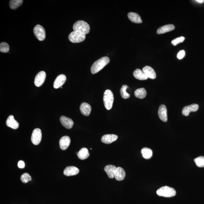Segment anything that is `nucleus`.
<instances>
[{"mask_svg":"<svg viewBox=\"0 0 204 204\" xmlns=\"http://www.w3.org/2000/svg\"><path fill=\"white\" fill-rule=\"evenodd\" d=\"M110 59L107 57H102L96 61L94 62L91 67V72L92 74H97L99 71L105 67L109 63Z\"/></svg>","mask_w":204,"mask_h":204,"instance_id":"obj_1","label":"nucleus"},{"mask_svg":"<svg viewBox=\"0 0 204 204\" xmlns=\"http://www.w3.org/2000/svg\"><path fill=\"white\" fill-rule=\"evenodd\" d=\"M73 28L74 31H78L85 35L88 34L90 31V25L84 20H78L75 23Z\"/></svg>","mask_w":204,"mask_h":204,"instance_id":"obj_2","label":"nucleus"},{"mask_svg":"<svg viewBox=\"0 0 204 204\" xmlns=\"http://www.w3.org/2000/svg\"><path fill=\"white\" fill-rule=\"evenodd\" d=\"M158 196L165 197H171L175 196L176 192L175 189L168 186H163L157 190Z\"/></svg>","mask_w":204,"mask_h":204,"instance_id":"obj_3","label":"nucleus"},{"mask_svg":"<svg viewBox=\"0 0 204 204\" xmlns=\"http://www.w3.org/2000/svg\"><path fill=\"white\" fill-rule=\"evenodd\" d=\"M114 101V96L110 90L107 89L104 92L103 97L104 105L106 109L109 110L112 108Z\"/></svg>","mask_w":204,"mask_h":204,"instance_id":"obj_4","label":"nucleus"},{"mask_svg":"<svg viewBox=\"0 0 204 204\" xmlns=\"http://www.w3.org/2000/svg\"><path fill=\"white\" fill-rule=\"evenodd\" d=\"M86 35L77 31H73L69 36V39L72 43H80L84 41Z\"/></svg>","mask_w":204,"mask_h":204,"instance_id":"obj_5","label":"nucleus"},{"mask_svg":"<svg viewBox=\"0 0 204 204\" xmlns=\"http://www.w3.org/2000/svg\"><path fill=\"white\" fill-rule=\"evenodd\" d=\"M35 36L39 41H43L46 37L45 29L42 26L37 25L35 26L34 29Z\"/></svg>","mask_w":204,"mask_h":204,"instance_id":"obj_6","label":"nucleus"},{"mask_svg":"<svg viewBox=\"0 0 204 204\" xmlns=\"http://www.w3.org/2000/svg\"><path fill=\"white\" fill-rule=\"evenodd\" d=\"M42 139L41 130L39 128L34 129L31 137V141L33 144L37 145L41 142Z\"/></svg>","mask_w":204,"mask_h":204,"instance_id":"obj_7","label":"nucleus"},{"mask_svg":"<svg viewBox=\"0 0 204 204\" xmlns=\"http://www.w3.org/2000/svg\"><path fill=\"white\" fill-rule=\"evenodd\" d=\"M46 73L44 71H41L38 73L35 78L34 83L36 86L39 87L44 83L46 78Z\"/></svg>","mask_w":204,"mask_h":204,"instance_id":"obj_8","label":"nucleus"},{"mask_svg":"<svg viewBox=\"0 0 204 204\" xmlns=\"http://www.w3.org/2000/svg\"><path fill=\"white\" fill-rule=\"evenodd\" d=\"M199 109L198 104H193L189 106H187L183 108L182 113L185 116H188L191 112H195L197 111Z\"/></svg>","mask_w":204,"mask_h":204,"instance_id":"obj_9","label":"nucleus"},{"mask_svg":"<svg viewBox=\"0 0 204 204\" xmlns=\"http://www.w3.org/2000/svg\"><path fill=\"white\" fill-rule=\"evenodd\" d=\"M159 117L161 121L167 122V110L166 106L162 104L159 108L158 111Z\"/></svg>","mask_w":204,"mask_h":204,"instance_id":"obj_10","label":"nucleus"},{"mask_svg":"<svg viewBox=\"0 0 204 204\" xmlns=\"http://www.w3.org/2000/svg\"><path fill=\"white\" fill-rule=\"evenodd\" d=\"M61 123L64 127L67 129H70L72 128L74 125L73 120L66 116H62L60 118Z\"/></svg>","mask_w":204,"mask_h":204,"instance_id":"obj_11","label":"nucleus"},{"mask_svg":"<svg viewBox=\"0 0 204 204\" xmlns=\"http://www.w3.org/2000/svg\"><path fill=\"white\" fill-rule=\"evenodd\" d=\"M142 71L148 78L153 79H156V73L153 68L150 66H145L143 68Z\"/></svg>","mask_w":204,"mask_h":204,"instance_id":"obj_12","label":"nucleus"},{"mask_svg":"<svg viewBox=\"0 0 204 204\" xmlns=\"http://www.w3.org/2000/svg\"><path fill=\"white\" fill-rule=\"evenodd\" d=\"M66 80V77L65 75L61 74L60 75L56 78L53 84L54 88H61L62 85L65 83Z\"/></svg>","mask_w":204,"mask_h":204,"instance_id":"obj_13","label":"nucleus"},{"mask_svg":"<svg viewBox=\"0 0 204 204\" xmlns=\"http://www.w3.org/2000/svg\"><path fill=\"white\" fill-rule=\"evenodd\" d=\"M118 138V136L114 134H107L102 136V142L104 143L109 144L115 142Z\"/></svg>","mask_w":204,"mask_h":204,"instance_id":"obj_14","label":"nucleus"},{"mask_svg":"<svg viewBox=\"0 0 204 204\" xmlns=\"http://www.w3.org/2000/svg\"><path fill=\"white\" fill-rule=\"evenodd\" d=\"M71 142L70 139L67 136H64L60 141V146L62 150H66L69 147Z\"/></svg>","mask_w":204,"mask_h":204,"instance_id":"obj_15","label":"nucleus"},{"mask_svg":"<svg viewBox=\"0 0 204 204\" xmlns=\"http://www.w3.org/2000/svg\"><path fill=\"white\" fill-rule=\"evenodd\" d=\"M6 124L7 126L14 129H16L19 127L18 122L15 119L14 117L12 115L8 116Z\"/></svg>","mask_w":204,"mask_h":204,"instance_id":"obj_16","label":"nucleus"},{"mask_svg":"<svg viewBox=\"0 0 204 204\" xmlns=\"http://www.w3.org/2000/svg\"><path fill=\"white\" fill-rule=\"evenodd\" d=\"M79 170L77 167L74 166H69L66 167L64 170V174L67 176L77 175L79 173Z\"/></svg>","mask_w":204,"mask_h":204,"instance_id":"obj_17","label":"nucleus"},{"mask_svg":"<svg viewBox=\"0 0 204 204\" xmlns=\"http://www.w3.org/2000/svg\"><path fill=\"white\" fill-rule=\"evenodd\" d=\"M80 111L82 114L85 116H89L91 111V107L89 104L86 102L82 103L80 107Z\"/></svg>","mask_w":204,"mask_h":204,"instance_id":"obj_18","label":"nucleus"},{"mask_svg":"<svg viewBox=\"0 0 204 204\" xmlns=\"http://www.w3.org/2000/svg\"><path fill=\"white\" fill-rule=\"evenodd\" d=\"M175 29V26L172 24H168L159 28L157 30V34H164L174 30Z\"/></svg>","mask_w":204,"mask_h":204,"instance_id":"obj_19","label":"nucleus"},{"mask_svg":"<svg viewBox=\"0 0 204 204\" xmlns=\"http://www.w3.org/2000/svg\"><path fill=\"white\" fill-rule=\"evenodd\" d=\"M116 168V166L114 165H109L105 167L104 170L110 178L113 179L115 178Z\"/></svg>","mask_w":204,"mask_h":204,"instance_id":"obj_20","label":"nucleus"},{"mask_svg":"<svg viewBox=\"0 0 204 204\" xmlns=\"http://www.w3.org/2000/svg\"><path fill=\"white\" fill-rule=\"evenodd\" d=\"M125 176V172L124 170L121 167H117L115 175V178L116 180L119 181L123 180Z\"/></svg>","mask_w":204,"mask_h":204,"instance_id":"obj_21","label":"nucleus"},{"mask_svg":"<svg viewBox=\"0 0 204 204\" xmlns=\"http://www.w3.org/2000/svg\"><path fill=\"white\" fill-rule=\"evenodd\" d=\"M128 16L129 20L132 22L136 24H141L142 22L140 16L137 13L130 12L128 14Z\"/></svg>","mask_w":204,"mask_h":204,"instance_id":"obj_22","label":"nucleus"},{"mask_svg":"<svg viewBox=\"0 0 204 204\" xmlns=\"http://www.w3.org/2000/svg\"><path fill=\"white\" fill-rule=\"evenodd\" d=\"M133 75L134 77L138 80H144L148 79L147 77L140 69H137L134 71Z\"/></svg>","mask_w":204,"mask_h":204,"instance_id":"obj_23","label":"nucleus"},{"mask_svg":"<svg viewBox=\"0 0 204 204\" xmlns=\"http://www.w3.org/2000/svg\"><path fill=\"white\" fill-rule=\"evenodd\" d=\"M77 155L80 159L84 160L88 157L90 154L88 150L86 148L84 147L80 150Z\"/></svg>","mask_w":204,"mask_h":204,"instance_id":"obj_24","label":"nucleus"},{"mask_svg":"<svg viewBox=\"0 0 204 204\" xmlns=\"http://www.w3.org/2000/svg\"><path fill=\"white\" fill-rule=\"evenodd\" d=\"M134 94H135V96L137 98L143 99L147 95V92H146L145 89L142 88L136 90Z\"/></svg>","mask_w":204,"mask_h":204,"instance_id":"obj_25","label":"nucleus"},{"mask_svg":"<svg viewBox=\"0 0 204 204\" xmlns=\"http://www.w3.org/2000/svg\"><path fill=\"white\" fill-rule=\"evenodd\" d=\"M143 156L146 159H149L152 156V151L149 148L144 147L141 151Z\"/></svg>","mask_w":204,"mask_h":204,"instance_id":"obj_26","label":"nucleus"},{"mask_svg":"<svg viewBox=\"0 0 204 204\" xmlns=\"http://www.w3.org/2000/svg\"><path fill=\"white\" fill-rule=\"evenodd\" d=\"M22 0H11L10 1V7L12 10H15L22 4Z\"/></svg>","mask_w":204,"mask_h":204,"instance_id":"obj_27","label":"nucleus"},{"mask_svg":"<svg viewBox=\"0 0 204 204\" xmlns=\"http://www.w3.org/2000/svg\"><path fill=\"white\" fill-rule=\"evenodd\" d=\"M128 88V86L126 85H123L120 89V94L122 98L124 99H127L130 97V94H128L126 92L127 89Z\"/></svg>","mask_w":204,"mask_h":204,"instance_id":"obj_28","label":"nucleus"},{"mask_svg":"<svg viewBox=\"0 0 204 204\" xmlns=\"http://www.w3.org/2000/svg\"><path fill=\"white\" fill-rule=\"evenodd\" d=\"M195 163H196V165L198 167H204V157L203 156H200L198 157L197 158L195 159L194 160Z\"/></svg>","mask_w":204,"mask_h":204,"instance_id":"obj_29","label":"nucleus"},{"mask_svg":"<svg viewBox=\"0 0 204 204\" xmlns=\"http://www.w3.org/2000/svg\"><path fill=\"white\" fill-rule=\"evenodd\" d=\"M10 46L7 43L2 42L0 44V51L2 53H7L9 51Z\"/></svg>","mask_w":204,"mask_h":204,"instance_id":"obj_30","label":"nucleus"},{"mask_svg":"<svg viewBox=\"0 0 204 204\" xmlns=\"http://www.w3.org/2000/svg\"><path fill=\"white\" fill-rule=\"evenodd\" d=\"M20 179L23 183H27L31 180V177L28 173H25L21 176Z\"/></svg>","mask_w":204,"mask_h":204,"instance_id":"obj_31","label":"nucleus"},{"mask_svg":"<svg viewBox=\"0 0 204 204\" xmlns=\"http://www.w3.org/2000/svg\"><path fill=\"white\" fill-rule=\"evenodd\" d=\"M184 37H183V36H181V37L177 38L172 40L171 43L174 46H176V45L178 44L179 43H183L184 41Z\"/></svg>","mask_w":204,"mask_h":204,"instance_id":"obj_32","label":"nucleus"},{"mask_svg":"<svg viewBox=\"0 0 204 204\" xmlns=\"http://www.w3.org/2000/svg\"><path fill=\"white\" fill-rule=\"evenodd\" d=\"M185 55V52L184 50H181L177 54V57L179 60H181L184 57Z\"/></svg>","mask_w":204,"mask_h":204,"instance_id":"obj_33","label":"nucleus"},{"mask_svg":"<svg viewBox=\"0 0 204 204\" xmlns=\"http://www.w3.org/2000/svg\"><path fill=\"white\" fill-rule=\"evenodd\" d=\"M17 165H18L19 168L20 169L24 168L25 167V163L23 161L20 160V161L18 162Z\"/></svg>","mask_w":204,"mask_h":204,"instance_id":"obj_34","label":"nucleus"},{"mask_svg":"<svg viewBox=\"0 0 204 204\" xmlns=\"http://www.w3.org/2000/svg\"><path fill=\"white\" fill-rule=\"evenodd\" d=\"M197 2L200 3H203L204 2V0H197Z\"/></svg>","mask_w":204,"mask_h":204,"instance_id":"obj_35","label":"nucleus"}]
</instances>
